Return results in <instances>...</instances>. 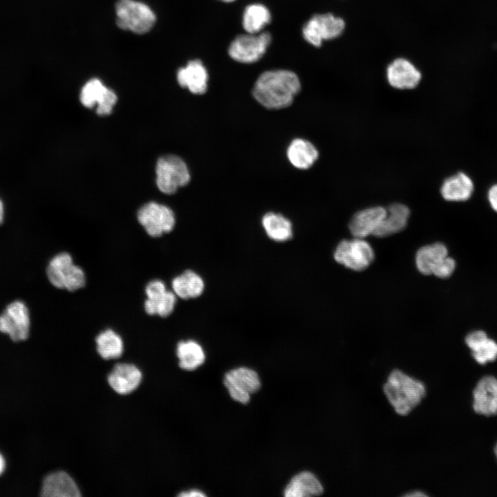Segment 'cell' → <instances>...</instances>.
Returning a JSON list of instances; mask_svg holds the SVG:
<instances>
[{
  "mask_svg": "<svg viewBox=\"0 0 497 497\" xmlns=\"http://www.w3.org/2000/svg\"><path fill=\"white\" fill-rule=\"evenodd\" d=\"M4 218V206L2 201L0 199V224L3 222Z\"/></svg>",
  "mask_w": 497,
  "mask_h": 497,
  "instance_id": "obj_35",
  "label": "cell"
},
{
  "mask_svg": "<svg viewBox=\"0 0 497 497\" xmlns=\"http://www.w3.org/2000/svg\"><path fill=\"white\" fill-rule=\"evenodd\" d=\"M224 384L231 397L242 404L248 403L251 394L257 391L261 387L257 372L246 367H239L227 372Z\"/></svg>",
  "mask_w": 497,
  "mask_h": 497,
  "instance_id": "obj_10",
  "label": "cell"
},
{
  "mask_svg": "<svg viewBox=\"0 0 497 497\" xmlns=\"http://www.w3.org/2000/svg\"><path fill=\"white\" fill-rule=\"evenodd\" d=\"M465 342L471 350L477 362L484 364L497 358V343L489 338L483 331H475L469 333Z\"/></svg>",
  "mask_w": 497,
  "mask_h": 497,
  "instance_id": "obj_23",
  "label": "cell"
},
{
  "mask_svg": "<svg viewBox=\"0 0 497 497\" xmlns=\"http://www.w3.org/2000/svg\"><path fill=\"white\" fill-rule=\"evenodd\" d=\"M286 154L290 163L302 170L310 168L318 157V151L315 146L300 138L295 139L290 143Z\"/></svg>",
  "mask_w": 497,
  "mask_h": 497,
  "instance_id": "obj_24",
  "label": "cell"
},
{
  "mask_svg": "<svg viewBox=\"0 0 497 497\" xmlns=\"http://www.w3.org/2000/svg\"><path fill=\"white\" fill-rule=\"evenodd\" d=\"M474 191V184L471 178L463 172L447 177L440 188L442 197L450 202H465L471 197Z\"/></svg>",
  "mask_w": 497,
  "mask_h": 497,
  "instance_id": "obj_20",
  "label": "cell"
},
{
  "mask_svg": "<svg viewBox=\"0 0 497 497\" xmlns=\"http://www.w3.org/2000/svg\"><path fill=\"white\" fill-rule=\"evenodd\" d=\"M384 392L395 411L407 415L425 396V384L398 369L389 374L383 386Z\"/></svg>",
  "mask_w": 497,
  "mask_h": 497,
  "instance_id": "obj_2",
  "label": "cell"
},
{
  "mask_svg": "<svg viewBox=\"0 0 497 497\" xmlns=\"http://www.w3.org/2000/svg\"><path fill=\"white\" fill-rule=\"evenodd\" d=\"M427 495L424 493L422 491L415 490L413 491H411L407 494H405V496L408 497H416V496H427Z\"/></svg>",
  "mask_w": 497,
  "mask_h": 497,
  "instance_id": "obj_34",
  "label": "cell"
},
{
  "mask_svg": "<svg viewBox=\"0 0 497 497\" xmlns=\"http://www.w3.org/2000/svg\"><path fill=\"white\" fill-rule=\"evenodd\" d=\"M346 23L331 12L313 14L303 26L302 34L304 40L319 48L324 41L336 39L344 31Z\"/></svg>",
  "mask_w": 497,
  "mask_h": 497,
  "instance_id": "obj_5",
  "label": "cell"
},
{
  "mask_svg": "<svg viewBox=\"0 0 497 497\" xmlns=\"http://www.w3.org/2000/svg\"><path fill=\"white\" fill-rule=\"evenodd\" d=\"M137 219L146 233L153 237L170 232L175 224L173 211L156 202L143 205L138 211Z\"/></svg>",
  "mask_w": 497,
  "mask_h": 497,
  "instance_id": "obj_9",
  "label": "cell"
},
{
  "mask_svg": "<svg viewBox=\"0 0 497 497\" xmlns=\"http://www.w3.org/2000/svg\"><path fill=\"white\" fill-rule=\"evenodd\" d=\"M422 75L409 60L399 57L393 60L387 68L388 83L397 89H412L420 83Z\"/></svg>",
  "mask_w": 497,
  "mask_h": 497,
  "instance_id": "obj_14",
  "label": "cell"
},
{
  "mask_svg": "<svg viewBox=\"0 0 497 497\" xmlns=\"http://www.w3.org/2000/svg\"><path fill=\"white\" fill-rule=\"evenodd\" d=\"M178 496L181 497H204L206 495L200 490L191 489L181 492Z\"/></svg>",
  "mask_w": 497,
  "mask_h": 497,
  "instance_id": "obj_33",
  "label": "cell"
},
{
  "mask_svg": "<svg viewBox=\"0 0 497 497\" xmlns=\"http://www.w3.org/2000/svg\"><path fill=\"white\" fill-rule=\"evenodd\" d=\"M494 451H495L496 456H497V444L495 447Z\"/></svg>",
  "mask_w": 497,
  "mask_h": 497,
  "instance_id": "obj_38",
  "label": "cell"
},
{
  "mask_svg": "<svg viewBox=\"0 0 497 497\" xmlns=\"http://www.w3.org/2000/svg\"><path fill=\"white\" fill-rule=\"evenodd\" d=\"M447 256L448 251L442 243L437 242L424 246L416 253V267L422 274L431 275L434 267Z\"/></svg>",
  "mask_w": 497,
  "mask_h": 497,
  "instance_id": "obj_26",
  "label": "cell"
},
{
  "mask_svg": "<svg viewBox=\"0 0 497 497\" xmlns=\"http://www.w3.org/2000/svg\"><path fill=\"white\" fill-rule=\"evenodd\" d=\"M219 1H221L224 2V3H231V2H233V1H235V0H219Z\"/></svg>",
  "mask_w": 497,
  "mask_h": 497,
  "instance_id": "obj_37",
  "label": "cell"
},
{
  "mask_svg": "<svg viewBox=\"0 0 497 497\" xmlns=\"http://www.w3.org/2000/svg\"><path fill=\"white\" fill-rule=\"evenodd\" d=\"M271 14L269 8L261 3L248 5L242 14V26L246 32L259 33L270 23Z\"/></svg>",
  "mask_w": 497,
  "mask_h": 497,
  "instance_id": "obj_27",
  "label": "cell"
},
{
  "mask_svg": "<svg viewBox=\"0 0 497 497\" xmlns=\"http://www.w3.org/2000/svg\"><path fill=\"white\" fill-rule=\"evenodd\" d=\"M117 100L116 94L97 79L88 81L80 93L81 104L87 108H92L97 104L96 112L99 115L110 114Z\"/></svg>",
  "mask_w": 497,
  "mask_h": 497,
  "instance_id": "obj_13",
  "label": "cell"
},
{
  "mask_svg": "<svg viewBox=\"0 0 497 497\" xmlns=\"http://www.w3.org/2000/svg\"><path fill=\"white\" fill-rule=\"evenodd\" d=\"M487 199L492 209L497 212V184L492 185L489 188Z\"/></svg>",
  "mask_w": 497,
  "mask_h": 497,
  "instance_id": "obj_32",
  "label": "cell"
},
{
  "mask_svg": "<svg viewBox=\"0 0 497 497\" xmlns=\"http://www.w3.org/2000/svg\"><path fill=\"white\" fill-rule=\"evenodd\" d=\"M0 331L7 333L14 342L26 340L30 331V315L28 307L20 300L7 306L0 315Z\"/></svg>",
  "mask_w": 497,
  "mask_h": 497,
  "instance_id": "obj_11",
  "label": "cell"
},
{
  "mask_svg": "<svg viewBox=\"0 0 497 497\" xmlns=\"http://www.w3.org/2000/svg\"><path fill=\"white\" fill-rule=\"evenodd\" d=\"M334 259L345 267L356 271L366 269L374 260V251L363 238L342 240L334 251Z\"/></svg>",
  "mask_w": 497,
  "mask_h": 497,
  "instance_id": "obj_8",
  "label": "cell"
},
{
  "mask_svg": "<svg viewBox=\"0 0 497 497\" xmlns=\"http://www.w3.org/2000/svg\"><path fill=\"white\" fill-rule=\"evenodd\" d=\"M410 211L405 204H391L373 235L384 237L401 231L406 227Z\"/></svg>",
  "mask_w": 497,
  "mask_h": 497,
  "instance_id": "obj_21",
  "label": "cell"
},
{
  "mask_svg": "<svg viewBox=\"0 0 497 497\" xmlns=\"http://www.w3.org/2000/svg\"><path fill=\"white\" fill-rule=\"evenodd\" d=\"M301 89L298 76L286 69L262 72L254 84L252 94L255 100L269 109L289 106Z\"/></svg>",
  "mask_w": 497,
  "mask_h": 497,
  "instance_id": "obj_1",
  "label": "cell"
},
{
  "mask_svg": "<svg viewBox=\"0 0 497 497\" xmlns=\"http://www.w3.org/2000/svg\"><path fill=\"white\" fill-rule=\"evenodd\" d=\"M323 487L317 477L309 471H302L294 476L284 489L286 497L320 496Z\"/></svg>",
  "mask_w": 497,
  "mask_h": 497,
  "instance_id": "obj_22",
  "label": "cell"
},
{
  "mask_svg": "<svg viewBox=\"0 0 497 497\" xmlns=\"http://www.w3.org/2000/svg\"><path fill=\"white\" fill-rule=\"evenodd\" d=\"M262 224L268 237L275 242H285L292 237V224L281 214L266 213L262 219Z\"/></svg>",
  "mask_w": 497,
  "mask_h": 497,
  "instance_id": "obj_28",
  "label": "cell"
},
{
  "mask_svg": "<svg viewBox=\"0 0 497 497\" xmlns=\"http://www.w3.org/2000/svg\"><path fill=\"white\" fill-rule=\"evenodd\" d=\"M155 170L157 186L165 194L175 193L178 188L186 186L191 179L186 163L173 155L160 157Z\"/></svg>",
  "mask_w": 497,
  "mask_h": 497,
  "instance_id": "obj_7",
  "label": "cell"
},
{
  "mask_svg": "<svg viewBox=\"0 0 497 497\" xmlns=\"http://www.w3.org/2000/svg\"><path fill=\"white\" fill-rule=\"evenodd\" d=\"M271 39V35L266 31L239 35L230 43L228 55L240 63H255L265 55Z\"/></svg>",
  "mask_w": 497,
  "mask_h": 497,
  "instance_id": "obj_6",
  "label": "cell"
},
{
  "mask_svg": "<svg viewBox=\"0 0 497 497\" xmlns=\"http://www.w3.org/2000/svg\"><path fill=\"white\" fill-rule=\"evenodd\" d=\"M46 274L54 286L69 291L78 290L86 284L83 269L75 264L71 255L66 252L60 253L51 259Z\"/></svg>",
  "mask_w": 497,
  "mask_h": 497,
  "instance_id": "obj_3",
  "label": "cell"
},
{
  "mask_svg": "<svg viewBox=\"0 0 497 497\" xmlns=\"http://www.w3.org/2000/svg\"><path fill=\"white\" fill-rule=\"evenodd\" d=\"M474 411L486 416L497 414V378L485 376L477 383L474 392Z\"/></svg>",
  "mask_w": 497,
  "mask_h": 497,
  "instance_id": "obj_15",
  "label": "cell"
},
{
  "mask_svg": "<svg viewBox=\"0 0 497 497\" xmlns=\"http://www.w3.org/2000/svg\"><path fill=\"white\" fill-rule=\"evenodd\" d=\"M97 351L106 360L119 358L124 350L121 338L109 329L101 332L95 339Z\"/></svg>",
  "mask_w": 497,
  "mask_h": 497,
  "instance_id": "obj_30",
  "label": "cell"
},
{
  "mask_svg": "<svg viewBox=\"0 0 497 497\" xmlns=\"http://www.w3.org/2000/svg\"><path fill=\"white\" fill-rule=\"evenodd\" d=\"M117 24L122 30L136 34L148 32L156 17L146 4L135 0H119L116 4Z\"/></svg>",
  "mask_w": 497,
  "mask_h": 497,
  "instance_id": "obj_4",
  "label": "cell"
},
{
  "mask_svg": "<svg viewBox=\"0 0 497 497\" xmlns=\"http://www.w3.org/2000/svg\"><path fill=\"white\" fill-rule=\"evenodd\" d=\"M145 293L147 298L144 302V309L147 314L165 318L173 311L177 301L176 295L167 290L162 280L150 281L146 286Z\"/></svg>",
  "mask_w": 497,
  "mask_h": 497,
  "instance_id": "obj_12",
  "label": "cell"
},
{
  "mask_svg": "<svg viewBox=\"0 0 497 497\" xmlns=\"http://www.w3.org/2000/svg\"><path fill=\"white\" fill-rule=\"evenodd\" d=\"M41 496L44 497H78L81 496L73 479L65 471L52 472L43 481Z\"/></svg>",
  "mask_w": 497,
  "mask_h": 497,
  "instance_id": "obj_19",
  "label": "cell"
},
{
  "mask_svg": "<svg viewBox=\"0 0 497 497\" xmlns=\"http://www.w3.org/2000/svg\"><path fill=\"white\" fill-rule=\"evenodd\" d=\"M455 267L456 262L454 260L447 256L434 267L432 274L438 277L447 278L451 276Z\"/></svg>",
  "mask_w": 497,
  "mask_h": 497,
  "instance_id": "obj_31",
  "label": "cell"
},
{
  "mask_svg": "<svg viewBox=\"0 0 497 497\" xmlns=\"http://www.w3.org/2000/svg\"><path fill=\"white\" fill-rule=\"evenodd\" d=\"M386 213V208L374 206L357 212L350 220L349 228L351 235L364 238L373 235Z\"/></svg>",
  "mask_w": 497,
  "mask_h": 497,
  "instance_id": "obj_18",
  "label": "cell"
},
{
  "mask_svg": "<svg viewBox=\"0 0 497 497\" xmlns=\"http://www.w3.org/2000/svg\"><path fill=\"white\" fill-rule=\"evenodd\" d=\"M174 293L187 300L199 297L204 290V282L201 276L191 270H186L172 281Z\"/></svg>",
  "mask_w": 497,
  "mask_h": 497,
  "instance_id": "obj_25",
  "label": "cell"
},
{
  "mask_svg": "<svg viewBox=\"0 0 497 497\" xmlns=\"http://www.w3.org/2000/svg\"><path fill=\"white\" fill-rule=\"evenodd\" d=\"M177 356L179 366L185 370H194L205 360V353L202 346L197 342L188 340L177 344Z\"/></svg>",
  "mask_w": 497,
  "mask_h": 497,
  "instance_id": "obj_29",
  "label": "cell"
},
{
  "mask_svg": "<svg viewBox=\"0 0 497 497\" xmlns=\"http://www.w3.org/2000/svg\"><path fill=\"white\" fill-rule=\"evenodd\" d=\"M177 79L181 87L191 93L202 95L208 88V73L201 60L193 59L178 70Z\"/></svg>",
  "mask_w": 497,
  "mask_h": 497,
  "instance_id": "obj_16",
  "label": "cell"
},
{
  "mask_svg": "<svg viewBox=\"0 0 497 497\" xmlns=\"http://www.w3.org/2000/svg\"><path fill=\"white\" fill-rule=\"evenodd\" d=\"M142 375L139 369L132 364H116L108 376V382L113 389L119 394H128L139 385Z\"/></svg>",
  "mask_w": 497,
  "mask_h": 497,
  "instance_id": "obj_17",
  "label": "cell"
},
{
  "mask_svg": "<svg viewBox=\"0 0 497 497\" xmlns=\"http://www.w3.org/2000/svg\"><path fill=\"white\" fill-rule=\"evenodd\" d=\"M5 468V460L3 456L0 454V474L3 472Z\"/></svg>",
  "mask_w": 497,
  "mask_h": 497,
  "instance_id": "obj_36",
  "label": "cell"
}]
</instances>
